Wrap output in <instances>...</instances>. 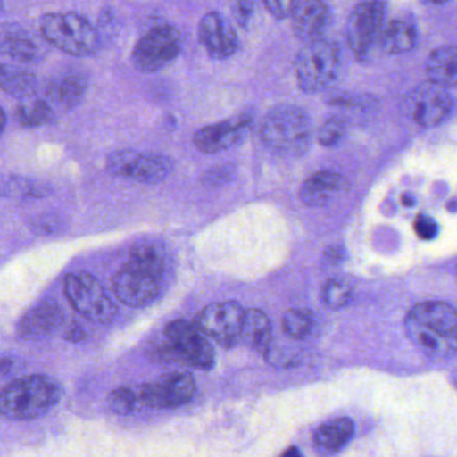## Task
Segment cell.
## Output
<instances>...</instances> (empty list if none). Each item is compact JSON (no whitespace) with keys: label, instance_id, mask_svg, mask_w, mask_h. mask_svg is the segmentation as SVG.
Segmentation results:
<instances>
[{"label":"cell","instance_id":"32","mask_svg":"<svg viewBox=\"0 0 457 457\" xmlns=\"http://www.w3.org/2000/svg\"><path fill=\"white\" fill-rule=\"evenodd\" d=\"M108 403L114 413L127 416L137 408V395L130 387H119L109 395Z\"/></svg>","mask_w":457,"mask_h":457},{"label":"cell","instance_id":"42","mask_svg":"<svg viewBox=\"0 0 457 457\" xmlns=\"http://www.w3.org/2000/svg\"><path fill=\"white\" fill-rule=\"evenodd\" d=\"M4 4L0 2V12H2V10H4Z\"/></svg>","mask_w":457,"mask_h":457},{"label":"cell","instance_id":"19","mask_svg":"<svg viewBox=\"0 0 457 457\" xmlns=\"http://www.w3.org/2000/svg\"><path fill=\"white\" fill-rule=\"evenodd\" d=\"M347 187L349 184L341 173L334 170H320L312 173L303 181L299 196L307 207H325L328 203L334 202L345 194Z\"/></svg>","mask_w":457,"mask_h":457},{"label":"cell","instance_id":"39","mask_svg":"<svg viewBox=\"0 0 457 457\" xmlns=\"http://www.w3.org/2000/svg\"><path fill=\"white\" fill-rule=\"evenodd\" d=\"M280 457H303V454L301 453V451L296 446H291Z\"/></svg>","mask_w":457,"mask_h":457},{"label":"cell","instance_id":"18","mask_svg":"<svg viewBox=\"0 0 457 457\" xmlns=\"http://www.w3.org/2000/svg\"><path fill=\"white\" fill-rule=\"evenodd\" d=\"M406 318L449 341L457 342L456 312L445 302L427 301L417 303L411 307Z\"/></svg>","mask_w":457,"mask_h":457},{"label":"cell","instance_id":"34","mask_svg":"<svg viewBox=\"0 0 457 457\" xmlns=\"http://www.w3.org/2000/svg\"><path fill=\"white\" fill-rule=\"evenodd\" d=\"M296 0H264L263 6L275 20H290Z\"/></svg>","mask_w":457,"mask_h":457},{"label":"cell","instance_id":"38","mask_svg":"<svg viewBox=\"0 0 457 457\" xmlns=\"http://www.w3.org/2000/svg\"><path fill=\"white\" fill-rule=\"evenodd\" d=\"M325 258L328 259V263H339L344 255H342L341 248H330L326 253Z\"/></svg>","mask_w":457,"mask_h":457},{"label":"cell","instance_id":"15","mask_svg":"<svg viewBox=\"0 0 457 457\" xmlns=\"http://www.w3.org/2000/svg\"><path fill=\"white\" fill-rule=\"evenodd\" d=\"M49 54V45L41 36L18 23H0V55L21 63H39Z\"/></svg>","mask_w":457,"mask_h":457},{"label":"cell","instance_id":"41","mask_svg":"<svg viewBox=\"0 0 457 457\" xmlns=\"http://www.w3.org/2000/svg\"><path fill=\"white\" fill-rule=\"evenodd\" d=\"M7 124V116L6 112L4 109L0 108V136L4 135V128H6Z\"/></svg>","mask_w":457,"mask_h":457},{"label":"cell","instance_id":"31","mask_svg":"<svg viewBox=\"0 0 457 457\" xmlns=\"http://www.w3.org/2000/svg\"><path fill=\"white\" fill-rule=\"evenodd\" d=\"M346 135V120L339 116H333L320 125L317 133V140L323 148H334L345 140Z\"/></svg>","mask_w":457,"mask_h":457},{"label":"cell","instance_id":"10","mask_svg":"<svg viewBox=\"0 0 457 457\" xmlns=\"http://www.w3.org/2000/svg\"><path fill=\"white\" fill-rule=\"evenodd\" d=\"M168 349L173 358L192 366L210 370L215 365V350L207 337L186 320H176L165 328Z\"/></svg>","mask_w":457,"mask_h":457},{"label":"cell","instance_id":"33","mask_svg":"<svg viewBox=\"0 0 457 457\" xmlns=\"http://www.w3.org/2000/svg\"><path fill=\"white\" fill-rule=\"evenodd\" d=\"M6 194L12 196L23 197H44L46 194V188L39 186L38 183L28 180V179H12L7 183Z\"/></svg>","mask_w":457,"mask_h":457},{"label":"cell","instance_id":"11","mask_svg":"<svg viewBox=\"0 0 457 457\" xmlns=\"http://www.w3.org/2000/svg\"><path fill=\"white\" fill-rule=\"evenodd\" d=\"M245 312L237 302H218L200 310L195 317L194 325L216 344L231 349L240 341Z\"/></svg>","mask_w":457,"mask_h":457},{"label":"cell","instance_id":"14","mask_svg":"<svg viewBox=\"0 0 457 457\" xmlns=\"http://www.w3.org/2000/svg\"><path fill=\"white\" fill-rule=\"evenodd\" d=\"M253 116L242 114L235 119L202 128L194 135V145L204 154H216L239 145L253 128Z\"/></svg>","mask_w":457,"mask_h":457},{"label":"cell","instance_id":"8","mask_svg":"<svg viewBox=\"0 0 457 457\" xmlns=\"http://www.w3.org/2000/svg\"><path fill=\"white\" fill-rule=\"evenodd\" d=\"M106 170L112 175L130 179L136 183L159 184L170 178L175 170V162L165 154H138L122 149L109 154Z\"/></svg>","mask_w":457,"mask_h":457},{"label":"cell","instance_id":"20","mask_svg":"<svg viewBox=\"0 0 457 457\" xmlns=\"http://www.w3.org/2000/svg\"><path fill=\"white\" fill-rule=\"evenodd\" d=\"M65 312L52 299L41 302L23 315L18 323V334L25 339L46 338L62 328Z\"/></svg>","mask_w":457,"mask_h":457},{"label":"cell","instance_id":"35","mask_svg":"<svg viewBox=\"0 0 457 457\" xmlns=\"http://www.w3.org/2000/svg\"><path fill=\"white\" fill-rule=\"evenodd\" d=\"M414 231L419 235L420 239L433 240L437 237L438 226L435 219L428 215H419L414 220Z\"/></svg>","mask_w":457,"mask_h":457},{"label":"cell","instance_id":"23","mask_svg":"<svg viewBox=\"0 0 457 457\" xmlns=\"http://www.w3.org/2000/svg\"><path fill=\"white\" fill-rule=\"evenodd\" d=\"M354 422L349 417H337L315 429L312 436L315 451L322 456L338 454L354 436Z\"/></svg>","mask_w":457,"mask_h":457},{"label":"cell","instance_id":"2","mask_svg":"<svg viewBox=\"0 0 457 457\" xmlns=\"http://www.w3.org/2000/svg\"><path fill=\"white\" fill-rule=\"evenodd\" d=\"M61 398L62 387L57 379L31 374L0 389V416L14 421L39 419L53 411Z\"/></svg>","mask_w":457,"mask_h":457},{"label":"cell","instance_id":"1","mask_svg":"<svg viewBox=\"0 0 457 457\" xmlns=\"http://www.w3.org/2000/svg\"><path fill=\"white\" fill-rule=\"evenodd\" d=\"M168 256L154 243H140L130 250L129 261L120 267L112 280L114 295L125 306L140 307L154 303L167 285Z\"/></svg>","mask_w":457,"mask_h":457},{"label":"cell","instance_id":"21","mask_svg":"<svg viewBox=\"0 0 457 457\" xmlns=\"http://www.w3.org/2000/svg\"><path fill=\"white\" fill-rule=\"evenodd\" d=\"M87 92V77L77 71H71L52 79L45 90L44 98L53 111L68 112L82 103Z\"/></svg>","mask_w":457,"mask_h":457},{"label":"cell","instance_id":"24","mask_svg":"<svg viewBox=\"0 0 457 457\" xmlns=\"http://www.w3.org/2000/svg\"><path fill=\"white\" fill-rule=\"evenodd\" d=\"M428 81L438 87L452 89L457 82V52L454 46L433 50L425 63Z\"/></svg>","mask_w":457,"mask_h":457},{"label":"cell","instance_id":"26","mask_svg":"<svg viewBox=\"0 0 457 457\" xmlns=\"http://www.w3.org/2000/svg\"><path fill=\"white\" fill-rule=\"evenodd\" d=\"M240 341L262 354L270 352L272 341L271 322L262 310H245Z\"/></svg>","mask_w":457,"mask_h":457},{"label":"cell","instance_id":"40","mask_svg":"<svg viewBox=\"0 0 457 457\" xmlns=\"http://www.w3.org/2000/svg\"><path fill=\"white\" fill-rule=\"evenodd\" d=\"M10 368H12L10 358L0 357V374H4V370H9Z\"/></svg>","mask_w":457,"mask_h":457},{"label":"cell","instance_id":"30","mask_svg":"<svg viewBox=\"0 0 457 457\" xmlns=\"http://www.w3.org/2000/svg\"><path fill=\"white\" fill-rule=\"evenodd\" d=\"M282 328L288 338H306L314 328V315L307 309L288 310L283 315Z\"/></svg>","mask_w":457,"mask_h":457},{"label":"cell","instance_id":"7","mask_svg":"<svg viewBox=\"0 0 457 457\" xmlns=\"http://www.w3.org/2000/svg\"><path fill=\"white\" fill-rule=\"evenodd\" d=\"M183 52V36L173 26H157L133 47L132 63L144 74L159 73L172 65Z\"/></svg>","mask_w":457,"mask_h":457},{"label":"cell","instance_id":"4","mask_svg":"<svg viewBox=\"0 0 457 457\" xmlns=\"http://www.w3.org/2000/svg\"><path fill=\"white\" fill-rule=\"evenodd\" d=\"M341 68V49L328 38L304 45L294 63L296 84L306 95L328 92L338 79Z\"/></svg>","mask_w":457,"mask_h":457},{"label":"cell","instance_id":"17","mask_svg":"<svg viewBox=\"0 0 457 457\" xmlns=\"http://www.w3.org/2000/svg\"><path fill=\"white\" fill-rule=\"evenodd\" d=\"M293 31L304 45L325 38L331 21L328 4L320 0H296L295 9L290 18Z\"/></svg>","mask_w":457,"mask_h":457},{"label":"cell","instance_id":"16","mask_svg":"<svg viewBox=\"0 0 457 457\" xmlns=\"http://www.w3.org/2000/svg\"><path fill=\"white\" fill-rule=\"evenodd\" d=\"M199 41L213 60L223 61L232 57L239 47V39L226 18L211 12L199 23Z\"/></svg>","mask_w":457,"mask_h":457},{"label":"cell","instance_id":"37","mask_svg":"<svg viewBox=\"0 0 457 457\" xmlns=\"http://www.w3.org/2000/svg\"><path fill=\"white\" fill-rule=\"evenodd\" d=\"M253 10H255V4L253 2H239V4L234 6L235 20L237 21L242 28L250 23L251 18L253 15Z\"/></svg>","mask_w":457,"mask_h":457},{"label":"cell","instance_id":"28","mask_svg":"<svg viewBox=\"0 0 457 457\" xmlns=\"http://www.w3.org/2000/svg\"><path fill=\"white\" fill-rule=\"evenodd\" d=\"M17 121L25 128H39L55 121V112L45 98L31 96L18 105Z\"/></svg>","mask_w":457,"mask_h":457},{"label":"cell","instance_id":"12","mask_svg":"<svg viewBox=\"0 0 457 457\" xmlns=\"http://www.w3.org/2000/svg\"><path fill=\"white\" fill-rule=\"evenodd\" d=\"M386 17V4L362 2L347 17L346 42L358 60H363L378 42Z\"/></svg>","mask_w":457,"mask_h":457},{"label":"cell","instance_id":"5","mask_svg":"<svg viewBox=\"0 0 457 457\" xmlns=\"http://www.w3.org/2000/svg\"><path fill=\"white\" fill-rule=\"evenodd\" d=\"M42 38L47 45L73 57H90L100 49L95 26L76 12H50L39 21Z\"/></svg>","mask_w":457,"mask_h":457},{"label":"cell","instance_id":"29","mask_svg":"<svg viewBox=\"0 0 457 457\" xmlns=\"http://www.w3.org/2000/svg\"><path fill=\"white\" fill-rule=\"evenodd\" d=\"M320 301L328 309L342 310L353 301V287L346 280L333 278L323 285L320 290Z\"/></svg>","mask_w":457,"mask_h":457},{"label":"cell","instance_id":"3","mask_svg":"<svg viewBox=\"0 0 457 457\" xmlns=\"http://www.w3.org/2000/svg\"><path fill=\"white\" fill-rule=\"evenodd\" d=\"M261 138L280 156H303L312 145L309 114L295 105L275 106L262 121Z\"/></svg>","mask_w":457,"mask_h":457},{"label":"cell","instance_id":"22","mask_svg":"<svg viewBox=\"0 0 457 457\" xmlns=\"http://www.w3.org/2000/svg\"><path fill=\"white\" fill-rule=\"evenodd\" d=\"M419 41V31L413 18L401 15L382 29L379 47L385 54L397 55L411 52Z\"/></svg>","mask_w":457,"mask_h":457},{"label":"cell","instance_id":"9","mask_svg":"<svg viewBox=\"0 0 457 457\" xmlns=\"http://www.w3.org/2000/svg\"><path fill=\"white\" fill-rule=\"evenodd\" d=\"M454 101L445 87L427 81L414 87L403 101L406 116L421 128H436L451 119Z\"/></svg>","mask_w":457,"mask_h":457},{"label":"cell","instance_id":"6","mask_svg":"<svg viewBox=\"0 0 457 457\" xmlns=\"http://www.w3.org/2000/svg\"><path fill=\"white\" fill-rule=\"evenodd\" d=\"M63 291L71 307L90 322L105 325L116 317V303L90 272L79 271L66 275Z\"/></svg>","mask_w":457,"mask_h":457},{"label":"cell","instance_id":"25","mask_svg":"<svg viewBox=\"0 0 457 457\" xmlns=\"http://www.w3.org/2000/svg\"><path fill=\"white\" fill-rule=\"evenodd\" d=\"M405 330L411 341L428 357L445 360L456 353L457 342L449 341V339L417 325L408 318H405Z\"/></svg>","mask_w":457,"mask_h":457},{"label":"cell","instance_id":"36","mask_svg":"<svg viewBox=\"0 0 457 457\" xmlns=\"http://www.w3.org/2000/svg\"><path fill=\"white\" fill-rule=\"evenodd\" d=\"M326 103L331 106H338V108H357L365 101L361 96L350 95V93L336 92L326 96Z\"/></svg>","mask_w":457,"mask_h":457},{"label":"cell","instance_id":"27","mask_svg":"<svg viewBox=\"0 0 457 457\" xmlns=\"http://www.w3.org/2000/svg\"><path fill=\"white\" fill-rule=\"evenodd\" d=\"M38 87V79L33 71L20 66L0 63V90L12 97H31Z\"/></svg>","mask_w":457,"mask_h":457},{"label":"cell","instance_id":"13","mask_svg":"<svg viewBox=\"0 0 457 457\" xmlns=\"http://www.w3.org/2000/svg\"><path fill=\"white\" fill-rule=\"evenodd\" d=\"M195 392L196 385L191 374L173 371L144 384L136 395L138 405L152 409H175L188 403Z\"/></svg>","mask_w":457,"mask_h":457}]
</instances>
